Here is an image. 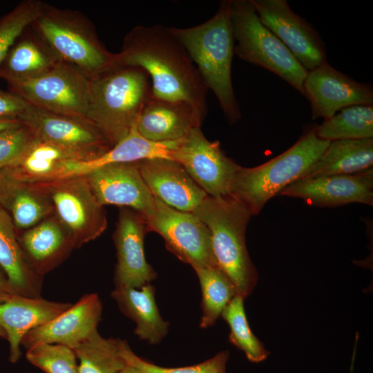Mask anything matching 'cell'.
Returning <instances> with one entry per match:
<instances>
[{"instance_id": "9a60e30c", "label": "cell", "mask_w": 373, "mask_h": 373, "mask_svg": "<svg viewBox=\"0 0 373 373\" xmlns=\"http://www.w3.org/2000/svg\"><path fill=\"white\" fill-rule=\"evenodd\" d=\"M149 232L144 216L128 207H121L113 240L117 251L115 287L140 289L155 280L157 274L147 262L144 240Z\"/></svg>"}, {"instance_id": "5bb4252c", "label": "cell", "mask_w": 373, "mask_h": 373, "mask_svg": "<svg viewBox=\"0 0 373 373\" xmlns=\"http://www.w3.org/2000/svg\"><path fill=\"white\" fill-rule=\"evenodd\" d=\"M304 96L311 104L312 119H328L354 105H372L373 90L336 70L327 62L307 72Z\"/></svg>"}, {"instance_id": "83f0119b", "label": "cell", "mask_w": 373, "mask_h": 373, "mask_svg": "<svg viewBox=\"0 0 373 373\" xmlns=\"http://www.w3.org/2000/svg\"><path fill=\"white\" fill-rule=\"evenodd\" d=\"M373 138L331 141L301 178L361 173L372 168Z\"/></svg>"}, {"instance_id": "f546056e", "label": "cell", "mask_w": 373, "mask_h": 373, "mask_svg": "<svg viewBox=\"0 0 373 373\" xmlns=\"http://www.w3.org/2000/svg\"><path fill=\"white\" fill-rule=\"evenodd\" d=\"M321 140L373 138V106L354 105L338 111L314 128Z\"/></svg>"}, {"instance_id": "44dd1931", "label": "cell", "mask_w": 373, "mask_h": 373, "mask_svg": "<svg viewBox=\"0 0 373 373\" xmlns=\"http://www.w3.org/2000/svg\"><path fill=\"white\" fill-rule=\"evenodd\" d=\"M72 305L19 294L0 303V327L10 344L9 361L16 363L20 358V345L25 334L48 323Z\"/></svg>"}, {"instance_id": "1f68e13d", "label": "cell", "mask_w": 373, "mask_h": 373, "mask_svg": "<svg viewBox=\"0 0 373 373\" xmlns=\"http://www.w3.org/2000/svg\"><path fill=\"white\" fill-rule=\"evenodd\" d=\"M202 290V316L200 327L213 325L223 309L237 295L230 278L218 266H210L195 271Z\"/></svg>"}, {"instance_id": "cb8c5ba5", "label": "cell", "mask_w": 373, "mask_h": 373, "mask_svg": "<svg viewBox=\"0 0 373 373\" xmlns=\"http://www.w3.org/2000/svg\"><path fill=\"white\" fill-rule=\"evenodd\" d=\"M61 61L29 26L8 50L1 66L0 78L8 84L36 78Z\"/></svg>"}, {"instance_id": "d6a6232c", "label": "cell", "mask_w": 373, "mask_h": 373, "mask_svg": "<svg viewBox=\"0 0 373 373\" xmlns=\"http://www.w3.org/2000/svg\"><path fill=\"white\" fill-rule=\"evenodd\" d=\"M244 300L236 295L220 316L229 326L230 343L242 351L249 361L260 363L265 360L270 352L252 332L246 317Z\"/></svg>"}, {"instance_id": "277c9868", "label": "cell", "mask_w": 373, "mask_h": 373, "mask_svg": "<svg viewBox=\"0 0 373 373\" xmlns=\"http://www.w3.org/2000/svg\"><path fill=\"white\" fill-rule=\"evenodd\" d=\"M192 213L210 231L217 265L232 281L237 295L245 299L258 279L246 246L245 233L251 212L231 195H208Z\"/></svg>"}, {"instance_id": "4dcf8cb0", "label": "cell", "mask_w": 373, "mask_h": 373, "mask_svg": "<svg viewBox=\"0 0 373 373\" xmlns=\"http://www.w3.org/2000/svg\"><path fill=\"white\" fill-rule=\"evenodd\" d=\"M79 359V373H119L126 363L119 353L118 338H105L97 329L73 348Z\"/></svg>"}, {"instance_id": "f35d334b", "label": "cell", "mask_w": 373, "mask_h": 373, "mask_svg": "<svg viewBox=\"0 0 373 373\" xmlns=\"http://www.w3.org/2000/svg\"><path fill=\"white\" fill-rule=\"evenodd\" d=\"M17 294L10 285L7 276H4L0 271V303L4 302Z\"/></svg>"}, {"instance_id": "e575fe53", "label": "cell", "mask_w": 373, "mask_h": 373, "mask_svg": "<svg viewBox=\"0 0 373 373\" xmlns=\"http://www.w3.org/2000/svg\"><path fill=\"white\" fill-rule=\"evenodd\" d=\"M119 353L126 364L131 365L144 373H227L229 358L228 351H222L205 361L191 366L165 367L149 363L137 356L126 341L118 338Z\"/></svg>"}, {"instance_id": "8d00e7d4", "label": "cell", "mask_w": 373, "mask_h": 373, "mask_svg": "<svg viewBox=\"0 0 373 373\" xmlns=\"http://www.w3.org/2000/svg\"><path fill=\"white\" fill-rule=\"evenodd\" d=\"M35 139L30 128L21 122L0 131V171L16 163Z\"/></svg>"}, {"instance_id": "2e32d148", "label": "cell", "mask_w": 373, "mask_h": 373, "mask_svg": "<svg viewBox=\"0 0 373 373\" xmlns=\"http://www.w3.org/2000/svg\"><path fill=\"white\" fill-rule=\"evenodd\" d=\"M278 195L300 198L318 207H334L356 202L373 204V170L348 175L300 178Z\"/></svg>"}, {"instance_id": "d6986e66", "label": "cell", "mask_w": 373, "mask_h": 373, "mask_svg": "<svg viewBox=\"0 0 373 373\" xmlns=\"http://www.w3.org/2000/svg\"><path fill=\"white\" fill-rule=\"evenodd\" d=\"M153 197L180 211L193 212L208 196L184 169L172 159L155 157L136 162Z\"/></svg>"}, {"instance_id": "6da1fadb", "label": "cell", "mask_w": 373, "mask_h": 373, "mask_svg": "<svg viewBox=\"0 0 373 373\" xmlns=\"http://www.w3.org/2000/svg\"><path fill=\"white\" fill-rule=\"evenodd\" d=\"M116 54L117 64L146 71L153 97L189 104L203 122L208 88L170 28L136 26L125 35L121 50Z\"/></svg>"}, {"instance_id": "d590c367", "label": "cell", "mask_w": 373, "mask_h": 373, "mask_svg": "<svg viewBox=\"0 0 373 373\" xmlns=\"http://www.w3.org/2000/svg\"><path fill=\"white\" fill-rule=\"evenodd\" d=\"M26 356L45 373H79L73 350L64 345L39 343L28 349Z\"/></svg>"}, {"instance_id": "b9f144b4", "label": "cell", "mask_w": 373, "mask_h": 373, "mask_svg": "<svg viewBox=\"0 0 373 373\" xmlns=\"http://www.w3.org/2000/svg\"><path fill=\"white\" fill-rule=\"evenodd\" d=\"M3 180H4V174L2 171H0V192L3 186Z\"/></svg>"}, {"instance_id": "30bf717a", "label": "cell", "mask_w": 373, "mask_h": 373, "mask_svg": "<svg viewBox=\"0 0 373 373\" xmlns=\"http://www.w3.org/2000/svg\"><path fill=\"white\" fill-rule=\"evenodd\" d=\"M8 86L10 91L29 105L55 113L86 118L90 79L72 65L59 61L36 78Z\"/></svg>"}, {"instance_id": "603a6c76", "label": "cell", "mask_w": 373, "mask_h": 373, "mask_svg": "<svg viewBox=\"0 0 373 373\" xmlns=\"http://www.w3.org/2000/svg\"><path fill=\"white\" fill-rule=\"evenodd\" d=\"M18 239L28 265L41 277L59 265L75 248L54 213L25 230Z\"/></svg>"}, {"instance_id": "ffe728a7", "label": "cell", "mask_w": 373, "mask_h": 373, "mask_svg": "<svg viewBox=\"0 0 373 373\" xmlns=\"http://www.w3.org/2000/svg\"><path fill=\"white\" fill-rule=\"evenodd\" d=\"M181 140L156 142L141 136L135 127L108 151L92 160H65L48 175L45 181L86 176L95 170L113 163L136 162L155 157L171 159L173 150Z\"/></svg>"}, {"instance_id": "52a82bcc", "label": "cell", "mask_w": 373, "mask_h": 373, "mask_svg": "<svg viewBox=\"0 0 373 373\" xmlns=\"http://www.w3.org/2000/svg\"><path fill=\"white\" fill-rule=\"evenodd\" d=\"M230 20L237 45L234 53L265 68L304 95L307 70L283 43L260 20L249 0L229 1Z\"/></svg>"}, {"instance_id": "ab89813d", "label": "cell", "mask_w": 373, "mask_h": 373, "mask_svg": "<svg viewBox=\"0 0 373 373\" xmlns=\"http://www.w3.org/2000/svg\"><path fill=\"white\" fill-rule=\"evenodd\" d=\"M20 123L16 117H0V131L15 126Z\"/></svg>"}, {"instance_id": "8992f818", "label": "cell", "mask_w": 373, "mask_h": 373, "mask_svg": "<svg viewBox=\"0 0 373 373\" xmlns=\"http://www.w3.org/2000/svg\"><path fill=\"white\" fill-rule=\"evenodd\" d=\"M330 143L316 135L314 128L305 132L289 149L252 168L240 166L230 195L257 215L267 202L289 184L302 178Z\"/></svg>"}, {"instance_id": "9c48e42d", "label": "cell", "mask_w": 373, "mask_h": 373, "mask_svg": "<svg viewBox=\"0 0 373 373\" xmlns=\"http://www.w3.org/2000/svg\"><path fill=\"white\" fill-rule=\"evenodd\" d=\"M17 119L37 139L60 148L73 160H92L113 147L104 133L85 117L55 113L28 104Z\"/></svg>"}, {"instance_id": "ba28073f", "label": "cell", "mask_w": 373, "mask_h": 373, "mask_svg": "<svg viewBox=\"0 0 373 373\" xmlns=\"http://www.w3.org/2000/svg\"><path fill=\"white\" fill-rule=\"evenodd\" d=\"M32 184L50 200L54 214L68 233L75 248L97 238L106 230V211L85 176Z\"/></svg>"}, {"instance_id": "e0dca14e", "label": "cell", "mask_w": 373, "mask_h": 373, "mask_svg": "<svg viewBox=\"0 0 373 373\" xmlns=\"http://www.w3.org/2000/svg\"><path fill=\"white\" fill-rule=\"evenodd\" d=\"M99 203L128 207L149 216L155 198L144 182L136 162L113 163L85 176Z\"/></svg>"}, {"instance_id": "7bdbcfd3", "label": "cell", "mask_w": 373, "mask_h": 373, "mask_svg": "<svg viewBox=\"0 0 373 373\" xmlns=\"http://www.w3.org/2000/svg\"><path fill=\"white\" fill-rule=\"evenodd\" d=\"M0 336L1 337H3V338H5L6 337V332L3 331V329L2 328L0 327Z\"/></svg>"}, {"instance_id": "d4e9b609", "label": "cell", "mask_w": 373, "mask_h": 373, "mask_svg": "<svg viewBox=\"0 0 373 373\" xmlns=\"http://www.w3.org/2000/svg\"><path fill=\"white\" fill-rule=\"evenodd\" d=\"M155 292V287L147 284L140 289L115 287L111 293L121 312L135 323V335L152 345L162 341L169 325L159 312Z\"/></svg>"}, {"instance_id": "7a4b0ae2", "label": "cell", "mask_w": 373, "mask_h": 373, "mask_svg": "<svg viewBox=\"0 0 373 373\" xmlns=\"http://www.w3.org/2000/svg\"><path fill=\"white\" fill-rule=\"evenodd\" d=\"M170 30L186 50L208 90L215 94L227 120L236 123L241 114L231 79L235 40L229 1H222L216 13L201 24Z\"/></svg>"}, {"instance_id": "60d3db41", "label": "cell", "mask_w": 373, "mask_h": 373, "mask_svg": "<svg viewBox=\"0 0 373 373\" xmlns=\"http://www.w3.org/2000/svg\"><path fill=\"white\" fill-rule=\"evenodd\" d=\"M119 373H144L142 371L140 370L137 367L126 364V366L122 369Z\"/></svg>"}, {"instance_id": "4316f807", "label": "cell", "mask_w": 373, "mask_h": 373, "mask_svg": "<svg viewBox=\"0 0 373 373\" xmlns=\"http://www.w3.org/2000/svg\"><path fill=\"white\" fill-rule=\"evenodd\" d=\"M0 205L8 209L17 229H28L54 213L52 204L36 184L19 181L6 172Z\"/></svg>"}, {"instance_id": "8fae6325", "label": "cell", "mask_w": 373, "mask_h": 373, "mask_svg": "<svg viewBox=\"0 0 373 373\" xmlns=\"http://www.w3.org/2000/svg\"><path fill=\"white\" fill-rule=\"evenodd\" d=\"M144 218L149 231L160 234L166 249L195 271L218 266L210 231L193 213L178 210L155 198L153 211Z\"/></svg>"}, {"instance_id": "3957f363", "label": "cell", "mask_w": 373, "mask_h": 373, "mask_svg": "<svg viewBox=\"0 0 373 373\" xmlns=\"http://www.w3.org/2000/svg\"><path fill=\"white\" fill-rule=\"evenodd\" d=\"M151 97V79L145 70L117 64L90 79L86 118L113 146L135 127Z\"/></svg>"}, {"instance_id": "74e56055", "label": "cell", "mask_w": 373, "mask_h": 373, "mask_svg": "<svg viewBox=\"0 0 373 373\" xmlns=\"http://www.w3.org/2000/svg\"><path fill=\"white\" fill-rule=\"evenodd\" d=\"M28 104L15 93L0 88V117H16L23 112Z\"/></svg>"}, {"instance_id": "7402d4cb", "label": "cell", "mask_w": 373, "mask_h": 373, "mask_svg": "<svg viewBox=\"0 0 373 373\" xmlns=\"http://www.w3.org/2000/svg\"><path fill=\"white\" fill-rule=\"evenodd\" d=\"M202 124L189 104L151 95L141 111L135 128L146 140L167 142L184 138L193 128Z\"/></svg>"}, {"instance_id": "5b68a950", "label": "cell", "mask_w": 373, "mask_h": 373, "mask_svg": "<svg viewBox=\"0 0 373 373\" xmlns=\"http://www.w3.org/2000/svg\"><path fill=\"white\" fill-rule=\"evenodd\" d=\"M30 27L59 59L73 66L89 79L117 64L92 21L83 12L44 2Z\"/></svg>"}, {"instance_id": "836d02e7", "label": "cell", "mask_w": 373, "mask_h": 373, "mask_svg": "<svg viewBox=\"0 0 373 373\" xmlns=\"http://www.w3.org/2000/svg\"><path fill=\"white\" fill-rule=\"evenodd\" d=\"M43 3L41 0H23L0 16V66L13 44L37 17Z\"/></svg>"}, {"instance_id": "f1b7e54d", "label": "cell", "mask_w": 373, "mask_h": 373, "mask_svg": "<svg viewBox=\"0 0 373 373\" xmlns=\"http://www.w3.org/2000/svg\"><path fill=\"white\" fill-rule=\"evenodd\" d=\"M68 160H73L60 148L36 138L21 157L3 171L19 181L37 183L44 181L61 162Z\"/></svg>"}, {"instance_id": "ac0fdd59", "label": "cell", "mask_w": 373, "mask_h": 373, "mask_svg": "<svg viewBox=\"0 0 373 373\" xmlns=\"http://www.w3.org/2000/svg\"><path fill=\"white\" fill-rule=\"evenodd\" d=\"M102 314L99 296L85 294L48 323L30 330L21 345L27 350L39 343L61 344L73 349L97 329Z\"/></svg>"}, {"instance_id": "4fadbf2b", "label": "cell", "mask_w": 373, "mask_h": 373, "mask_svg": "<svg viewBox=\"0 0 373 373\" xmlns=\"http://www.w3.org/2000/svg\"><path fill=\"white\" fill-rule=\"evenodd\" d=\"M261 22L289 49L307 70L327 62L317 32L294 12L285 0H249Z\"/></svg>"}, {"instance_id": "484cf974", "label": "cell", "mask_w": 373, "mask_h": 373, "mask_svg": "<svg viewBox=\"0 0 373 373\" xmlns=\"http://www.w3.org/2000/svg\"><path fill=\"white\" fill-rule=\"evenodd\" d=\"M0 267L18 294L30 298L41 296L42 277L26 261L12 218L1 205Z\"/></svg>"}, {"instance_id": "7c38bea8", "label": "cell", "mask_w": 373, "mask_h": 373, "mask_svg": "<svg viewBox=\"0 0 373 373\" xmlns=\"http://www.w3.org/2000/svg\"><path fill=\"white\" fill-rule=\"evenodd\" d=\"M194 182L211 197L230 195L241 166L226 155L218 141L208 140L200 126L193 128L171 153Z\"/></svg>"}]
</instances>
